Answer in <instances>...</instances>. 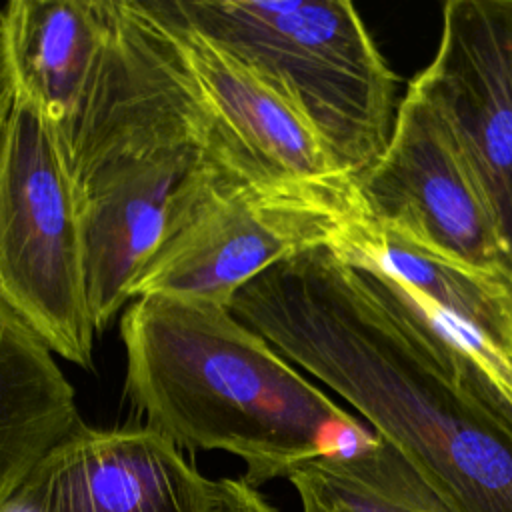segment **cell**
Returning <instances> with one entry per match:
<instances>
[{
  "label": "cell",
  "instance_id": "cell-11",
  "mask_svg": "<svg viewBox=\"0 0 512 512\" xmlns=\"http://www.w3.org/2000/svg\"><path fill=\"white\" fill-rule=\"evenodd\" d=\"M346 240L404 286L512 404V276L446 258L368 216Z\"/></svg>",
  "mask_w": 512,
  "mask_h": 512
},
{
  "label": "cell",
  "instance_id": "cell-4",
  "mask_svg": "<svg viewBox=\"0 0 512 512\" xmlns=\"http://www.w3.org/2000/svg\"><path fill=\"white\" fill-rule=\"evenodd\" d=\"M158 14L216 44L314 130L356 182L384 152L396 74L346 0H148Z\"/></svg>",
  "mask_w": 512,
  "mask_h": 512
},
{
  "label": "cell",
  "instance_id": "cell-10",
  "mask_svg": "<svg viewBox=\"0 0 512 512\" xmlns=\"http://www.w3.org/2000/svg\"><path fill=\"white\" fill-rule=\"evenodd\" d=\"M212 480L152 428L80 424L28 474L14 512H210Z\"/></svg>",
  "mask_w": 512,
  "mask_h": 512
},
{
  "label": "cell",
  "instance_id": "cell-6",
  "mask_svg": "<svg viewBox=\"0 0 512 512\" xmlns=\"http://www.w3.org/2000/svg\"><path fill=\"white\" fill-rule=\"evenodd\" d=\"M362 218L356 184L340 192L264 190L212 158L174 204L134 298L176 296L230 308L246 282L294 254L340 242Z\"/></svg>",
  "mask_w": 512,
  "mask_h": 512
},
{
  "label": "cell",
  "instance_id": "cell-1",
  "mask_svg": "<svg viewBox=\"0 0 512 512\" xmlns=\"http://www.w3.org/2000/svg\"><path fill=\"white\" fill-rule=\"evenodd\" d=\"M286 356L348 404L450 512H512V404L488 372L378 268L326 282Z\"/></svg>",
  "mask_w": 512,
  "mask_h": 512
},
{
  "label": "cell",
  "instance_id": "cell-5",
  "mask_svg": "<svg viewBox=\"0 0 512 512\" xmlns=\"http://www.w3.org/2000/svg\"><path fill=\"white\" fill-rule=\"evenodd\" d=\"M0 306L64 360L92 364L84 234L62 138L34 106L8 98L0 126Z\"/></svg>",
  "mask_w": 512,
  "mask_h": 512
},
{
  "label": "cell",
  "instance_id": "cell-8",
  "mask_svg": "<svg viewBox=\"0 0 512 512\" xmlns=\"http://www.w3.org/2000/svg\"><path fill=\"white\" fill-rule=\"evenodd\" d=\"M142 2V0H140ZM144 8L166 30L206 124L210 156L236 178L278 192L354 188L306 124L252 70L190 28Z\"/></svg>",
  "mask_w": 512,
  "mask_h": 512
},
{
  "label": "cell",
  "instance_id": "cell-3",
  "mask_svg": "<svg viewBox=\"0 0 512 512\" xmlns=\"http://www.w3.org/2000/svg\"><path fill=\"white\" fill-rule=\"evenodd\" d=\"M120 330L126 396L148 428L178 448L238 456L248 486L314 460L352 458L380 440L230 308L140 296Z\"/></svg>",
  "mask_w": 512,
  "mask_h": 512
},
{
  "label": "cell",
  "instance_id": "cell-2",
  "mask_svg": "<svg viewBox=\"0 0 512 512\" xmlns=\"http://www.w3.org/2000/svg\"><path fill=\"white\" fill-rule=\"evenodd\" d=\"M104 6L96 70L76 120L60 136L96 332L132 302L174 204L212 162L204 116L162 24L140 0Z\"/></svg>",
  "mask_w": 512,
  "mask_h": 512
},
{
  "label": "cell",
  "instance_id": "cell-12",
  "mask_svg": "<svg viewBox=\"0 0 512 512\" xmlns=\"http://www.w3.org/2000/svg\"><path fill=\"white\" fill-rule=\"evenodd\" d=\"M106 34L104 0H16L0 10V80L8 100L62 134L76 120Z\"/></svg>",
  "mask_w": 512,
  "mask_h": 512
},
{
  "label": "cell",
  "instance_id": "cell-7",
  "mask_svg": "<svg viewBox=\"0 0 512 512\" xmlns=\"http://www.w3.org/2000/svg\"><path fill=\"white\" fill-rule=\"evenodd\" d=\"M354 184L372 222L446 258L512 276L446 120L414 84L400 100L384 152Z\"/></svg>",
  "mask_w": 512,
  "mask_h": 512
},
{
  "label": "cell",
  "instance_id": "cell-9",
  "mask_svg": "<svg viewBox=\"0 0 512 512\" xmlns=\"http://www.w3.org/2000/svg\"><path fill=\"white\" fill-rule=\"evenodd\" d=\"M414 84L446 120L512 272V0H448Z\"/></svg>",
  "mask_w": 512,
  "mask_h": 512
},
{
  "label": "cell",
  "instance_id": "cell-14",
  "mask_svg": "<svg viewBox=\"0 0 512 512\" xmlns=\"http://www.w3.org/2000/svg\"><path fill=\"white\" fill-rule=\"evenodd\" d=\"M288 480L302 512H450L420 472L382 436L352 458L314 460Z\"/></svg>",
  "mask_w": 512,
  "mask_h": 512
},
{
  "label": "cell",
  "instance_id": "cell-16",
  "mask_svg": "<svg viewBox=\"0 0 512 512\" xmlns=\"http://www.w3.org/2000/svg\"><path fill=\"white\" fill-rule=\"evenodd\" d=\"M4 114H6V96L0 88V126H2V120H4Z\"/></svg>",
  "mask_w": 512,
  "mask_h": 512
},
{
  "label": "cell",
  "instance_id": "cell-15",
  "mask_svg": "<svg viewBox=\"0 0 512 512\" xmlns=\"http://www.w3.org/2000/svg\"><path fill=\"white\" fill-rule=\"evenodd\" d=\"M210 512H280L244 480H212Z\"/></svg>",
  "mask_w": 512,
  "mask_h": 512
},
{
  "label": "cell",
  "instance_id": "cell-13",
  "mask_svg": "<svg viewBox=\"0 0 512 512\" xmlns=\"http://www.w3.org/2000/svg\"><path fill=\"white\" fill-rule=\"evenodd\" d=\"M54 352L0 306V512L34 466L82 422Z\"/></svg>",
  "mask_w": 512,
  "mask_h": 512
}]
</instances>
